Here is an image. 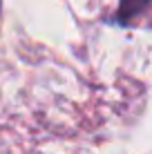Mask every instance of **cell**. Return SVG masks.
Returning <instances> with one entry per match:
<instances>
[{
  "mask_svg": "<svg viewBox=\"0 0 152 154\" xmlns=\"http://www.w3.org/2000/svg\"><path fill=\"white\" fill-rule=\"evenodd\" d=\"M148 7H152V0H119V7H116V14H114L112 23L130 25L137 16H141Z\"/></svg>",
  "mask_w": 152,
  "mask_h": 154,
  "instance_id": "cell-1",
  "label": "cell"
}]
</instances>
